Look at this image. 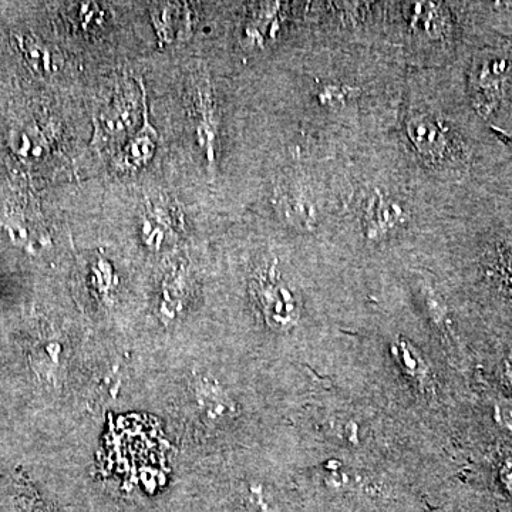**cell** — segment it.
Here are the masks:
<instances>
[{
    "label": "cell",
    "mask_w": 512,
    "mask_h": 512,
    "mask_svg": "<svg viewBox=\"0 0 512 512\" xmlns=\"http://www.w3.org/2000/svg\"><path fill=\"white\" fill-rule=\"evenodd\" d=\"M256 296L261 302L269 325L278 329L292 328L299 318V302L288 285L275 275L262 276L256 282Z\"/></svg>",
    "instance_id": "obj_1"
},
{
    "label": "cell",
    "mask_w": 512,
    "mask_h": 512,
    "mask_svg": "<svg viewBox=\"0 0 512 512\" xmlns=\"http://www.w3.org/2000/svg\"><path fill=\"white\" fill-rule=\"evenodd\" d=\"M512 63L504 57H485L474 70V96L483 116L493 113L504 96Z\"/></svg>",
    "instance_id": "obj_2"
},
{
    "label": "cell",
    "mask_w": 512,
    "mask_h": 512,
    "mask_svg": "<svg viewBox=\"0 0 512 512\" xmlns=\"http://www.w3.org/2000/svg\"><path fill=\"white\" fill-rule=\"evenodd\" d=\"M178 218L170 204L164 201L147 204L143 214V235L150 247L160 249L175 239Z\"/></svg>",
    "instance_id": "obj_3"
},
{
    "label": "cell",
    "mask_w": 512,
    "mask_h": 512,
    "mask_svg": "<svg viewBox=\"0 0 512 512\" xmlns=\"http://www.w3.org/2000/svg\"><path fill=\"white\" fill-rule=\"evenodd\" d=\"M144 117L146 119H144L143 128L138 131L134 140L124 148L123 153L117 158V163L124 170H136V168L143 167L151 160L154 150H156L157 133L148 121L147 110H144Z\"/></svg>",
    "instance_id": "obj_4"
},
{
    "label": "cell",
    "mask_w": 512,
    "mask_h": 512,
    "mask_svg": "<svg viewBox=\"0 0 512 512\" xmlns=\"http://www.w3.org/2000/svg\"><path fill=\"white\" fill-rule=\"evenodd\" d=\"M409 134L421 154L439 158L446 151L443 131L426 116H413L409 121Z\"/></svg>",
    "instance_id": "obj_5"
},
{
    "label": "cell",
    "mask_w": 512,
    "mask_h": 512,
    "mask_svg": "<svg viewBox=\"0 0 512 512\" xmlns=\"http://www.w3.org/2000/svg\"><path fill=\"white\" fill-rule=\"evenodd\" d=\"M208 84L200 83L197 90V106L200 110V126H198V136L202 144L208 151V158L212 161L214 158V138H215V116L212 109V100L208 92Z\"/></svg>",
    "instance_id": "obj_6"
},
{
    "label": "cell",
    "mask_w": 512,
    "mask_h": 512,
    "mask_svg": "<svg viewBox=\"0 0 512 512\" xmlns=\"http://www.w3.org/2000/svg\"><path fill=\"white\" fill-rule=\"evenodd\" d=\"M402 218V211L393 202L377 200L370 208L369 224L367 232L370 237L376 238L386 234L390 229L396 227L397 222Z\"/></svg>",
    "instance_id": "obj_7"
},
{
    "label": "cell",
    "mask_w": 512,
    "mask_h": 512,
    "mask_svg": "<svg viewBox=\"0 0 512 512\" xmlns=\"http://www.w3.org/2000/svg\"><path fill=\"white\" fill-rule=\"evenodd\" d=\"M198 394H200L198 399H200L201 407L207 412L210 419H224L231 413L232 403L221 392L217 384L202 380Z\"/></svg>",
    "instance_id": "obj_8"
},
{
    "label": "cell",
    "mask_w": 512,
    "mask_h": 512,
    "mask_svg": "<svg viewBox=\"0 0 512 512\" xmlns=\"http://www.w3.org/2000/svg\"><path fill=\"white\" fill-rule=\"evenodd\" d=\"M394 352H396L397 359L400 357V363H402L407 372L413 373V375L414 373H420L421 363L409 345L400 343V345H397V348H394Z\"/></svg>",
    "instance_id": "obj_9"
},
{
    "label": "cell",
    "mask_w": 512,
    "mask_h": 512,
    "mask_svg": "<svg viewBox=\"0 0 512 512\" xmlns=\"http://www.w3.org/2000/svg\"><path fill=\"white\" fill-rule=\"evenodd\" d=\"M498 420L507 429L512 430V407L500 406L498 407Z\"/></svg>",
    "instance_id": "obj_10"
},
{
    "label": "cell",
    "mask_w": 512,
    "mask_h": 512,
    "mask_svg": "<svg viewBox=\"0 0 512 512\" xmlns=\"http://www.w3.org/2000/svg\"><path fill=\"white\" fill-rule=\"evenodd\" d=\"M501 480L512 491V458L505 461L503 470H501Z\"/></svg>",
    "instance_id": "obj_11"
},
{
    "label": "cell",
    "mask_w": 512,
    "mask_h": 512,
    "mask_svg": "<svg viewBox=\"0 0 512 512\" xmlns=\"http://www.w3.org/2000/svg\"><path fill=\"white\" fill-rule=\"evenodd\" d=\"M505 375H507L508 382L512 387V360H508L507 365H505Z\"/></svg>",
    "instance_id": "obj_12"
}]
</instances>
